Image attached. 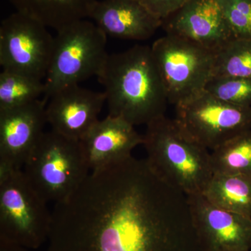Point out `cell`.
Returning a JSON list of instances; mask_svg holds the SVG:
<instances>
[{
  "label": "cell",
  "instance_id": "obj_3",
  "mask_svg": "<svg viewBox=\"0 0 251 251\" xmlns=\"http://www.w3.org/2000/svg\"><path fill=\"white\" fill-rule=\"evenodd\" d=\"M145 158L163 181L186 196L203 194L214 175L211 153L163 115L147 125Z\"/></svg>",
  "mask_w": 251,
  "mask_h": 251
},
{
  "label": "cell",
  "instance_id": "obj_6",
  "mask_svg": "<svg viewBox=\"0 0 251 251\" xmlns=\"http://www.w3.org/2000/svg\"><path fill=\"white\" fill-rule=\"evenodd\" d=\"M23 170L0 174V241L36 250L49 239L52 211Z\"/></svg>",
  "mask_w": 251,
  "mask_h": 251
},
{
  "label": "cell",
  "instance_id": "obj_18",
  "mask_svg": "<svg viewBox=\"0 0 251 251\" xmlns=\"http://www.w3.org/2000/svg\"><path fill=\"white\" fill-rule=\"evenodd\" d=\"M211 162L214 173H239L251 176V129L213 150Z\"/></svg>",
  "mask_w": 251,
  "mask_h": 251
},
{
  "label": "cell",
  "instance_id": "obj_11",
  "mask_svg": "<svg viewBox=\"0 0 251 251\" xmlns=\"http://www.w3.org/2000/svg\"><path fill=\"white\" fill-rule=\"evenodd\" d=\"M187 196L196 228L208 251H251V217L218 207L202 194Z\"/></svg>",
  "mask_w": 251,
  "mask_h": 251
},
{
  "label": "cell",
  "instance_id": "obj_7",
  "mask_svg": "<svg viewBox=\"0 0 251 251\" xmlns=\"http://www.w3.org/2000/svg\"><path fill=\"white\" fill-rule=\"evenodd\" d=\"M170 103H184L205 89L215 52L180 36L166 34L151 46Z\"/></svg>",
  "mask_w": 251,
  "mask_h": 251
},
{
  "label": "cell",
  "instance_id": "obj_24",
  "mask_svg": "<svg viewBox=\"0 0 251 251\" xmlns=\"http://www.w3.org/2000/svg\"><path fill=\"white\" fill-rule=\"evenodd\" d=\"M0 251H34V250L17 245V244L0 241Z\"/></svg>",
  "mask_w": 251,
  "mask_h": 251
},
{
  "label": "cell",
  "instance_id": "obj_25",
  "mask_svg": "<svg viewBox=\"0 0 251 251\" xmlns=\"http://www.w3.org/2000/svg\"></svg>",
  "mask_w": 251,
  "mask_h": 251
},
{
  "label": "cell",
  "instance_id": "obj_19",
  "mask_svg": "<svg viewBox=\"0 0 251 251\" xmlns=\"http://www.w3.org/2000/svg\"><path fill=\"white\" fill-rule=\"evenodd\" d=\"M44 81L16 72L0 74V110L21 106L45 94Z\"/></svg>",
  "mask_w": 251,
  "mask_h": 251
},
{
  "label": "cell",
  "instance_id": "obj_13",
  "mask_svg": "<svg viewBox=\"0 0 251 251\" xmlns=\"http://www.w3.org/2000/svg\"><path fill=\"white\" fill-rule=\"evenodd\" d=\"M167 34L180 36L216 52L233 39L216 0H191L163 20Z\"/></svg>",
  "mask_w": 251,
  "mask_h": 251
},
{
  "label": "cell",
  "instance_id": "obj_23",
  "mask_svg": "<svg viewBox=\"0 0 251 251\" xmlns=\"http://www.w3.org/2000/svg\"><path fill=\"white\" fill-rule=\"evenodd\" d=\"M143 4L159 19L169 17L191 0H141Z\"/></svg>",
  "mask_w": 251,
  "mask_h": 251
},
{
  "label": "cell",
  "instance_id": "obj_2",
  "mask_svg": "<svg viewBox=\"0 0 251 251\" xmlns=\"http://www.w3.org/2000/svg\"><path fill=\"white\" fill-rule=\"evenodd\" d=\"M97 77L105 88L108 115L133 126L165 115L169 101L150 46L108 54Z\"/></svg>",
  "mask_w": 251,
  "mask_h": 251
},
{
  "label": "cell",
  "instance_id": "obj_17",
  "mask_svg": "<svg viewBox=\"0 0 251 251\" xmlns=\"http://www.w3.org/2000/svg\"><path fill=\"white\" fill-rule=\"evenodd\" d=\"M204 196L218 207L251 217V176L214 173Z\"/></svg>",
  "mask_w": 251,
  "mask_h": 251
},
{
  "label": "cell",
  "instance_id": "obj_16",
  "mask_svg": "<svg viewBox=\"0 0 251 251\" xmlns=\"http://www.w3.org/2000/svg\"><path fill=\"white\" fill-rule=\"evenodd\" d=\"M18 12L56 31L89 17L96 0H9Z\"/></svg>",
  "mask_w": 251,
  "mask_h": 251
},
{
  "label": "cell",
  "instance_id": "obj_21",
  "mask_svg": "<svg viewBox=\"0 0 251 251\" xmlns=\"http://www.w3.org/2000/svg\"><path fill=\"white\" fill-rule=\"evenodd\" d=\"M204 90L227 103L251 107V78L213 76Z\"/></svg>",
  "mask_w": 251,
  "mask_h": 251
},
{
  "label": "cell",
  "instance_id": "obj_9",
  "mask_svg": "<svg viewBox=\"0 0 251 251\" xmlns=\"http://www.w3.org/2000/svg\"><path fill=\"white\" fill-rule=\"evenodd\" d=\"M54 37L37 20L16 12L0 25V65L2 71L16 72L43 80L49 69Z\"/></svg>",
  "mask_w": 251,
  "mask_h": 251
},
{
  "label": "cell",
  "instance_id": "obj_8",
  "mask_svg": "<svg viewBox=\"0 0 251 251\" xmlns=\"http://www.w3.org/2000/svg\"><path fill=\"white\" fill-rule=\"evenodd\" d=\"M175 107L180 128L207 150L251 129V107L227 103L205 90Z\"/></svg>",
  "mask_w": 251,
  "mask_h": 251
},
{
  "label": "cell",
  "instance_id": "obj_12",
  "mask_svg": "<svg viewBox=\"0 0 251 251\" xmlns=\"http://www.w3.org/2000/svg\"><path fill=\"white\" fill-rule=\"evenodd\" d=\"M106 97L79 85L67 86L50 97L46 104L47 123L59 134L81 140L96 122Z\"/></svg>",
  "mask_w": 251,
  "mask_h": 251
},
{
  "label": "cell",
  "instance_id": "obj_1",
  "mask_svg": "<svg viewBox=\"0 0 251 251\" xmlns=\"http://www.w3.org/2000/svg\"><path fill=\"white\" fill-rule=\"evenodd\" d=\"M49 251H209L188 196L133 156L54 204Z\"/></svg>",
  "mask_w": 251,
  "mask_h": 251
},
{
  "label": "cell",
  "instance_id": "obj_20",
  "mask_svg": "<svg viewBox=\"0 0 251 251\" xmlns=\"http://www.w3.org/2000/svg\"><path fill=\"white\" fill-rule=\"evenodd\" d=\"M213 76L251 78V40L233 38L218 49Z\"/></svg>",
  "mask_w": 251,
  "mask_h": 251
},
{
  "label": "cell",
  "instance_id": "obj_15",
  "mask_svg": "<svg viewBox=\"0 0 251 251\" xmlns=\"http://www.w3.org/2000/svg\"><path fill=\"white\" fill-rule=\"evenodd\" d=\"M88 18L107 36L126 40H146L163 25L141 0H96Z\"/></svg>",
  "mask_w": 251,
  "mask_h": 251
},
{
  "label": "cell",
  "instance_id": "obj_22",
  "mask_svg": "<svg viewBox=\"0 0 251 251\" xmlns=\"http://www.w3.org/2000/svg\"><path fill=\"white\" fill-rule=\"evenodd\" d=\"M235 39L251 40V0H216Z\"/></svg>",
  "mask_w": 251,
  "mask_h": 251
},
{
  "label": "cell",
  "instance_id": "obj_14",
  "mask_svg": "<svg viewBox=\"0 0 251 251\" xmlns=\"http://www.w3.org/2000/svg\"><path fill=\"white\" fill-rule=\"evenodd\" d=\"M122 117L98 120L80 140L91 173L125 161L143 145V135Z\"/></svg>",
  "mask_w": 251,
  "mask_h": 251
},
{
  "label": "cell",
  "instance_id": "obj_5",
  "mask_svg": "<svg viewBox=\"0 0 251 251\" xmlns=\"http://www.w3.org/2000/svg\"><path fill=\"white\" fill-rule=\"evenodd\" d=\"M106 34L94 23L80 20L57 31L44 83V100L57 91L97 77L108 57Z\"/></svg>",
  "mask_w": 251,
  "mask_h": 251
},
{
  "label": "cell",
  "instance_id": "obj_4",
  "mask_svg": "<svg viewBox=\"0 0 251 251\" xmlns=\"http://www.w3.org/2000/svg\"><path fill=\"white\" fill-rule=\"evenodd\" d=\"M22 170L36 192L54 204L70 197L91 173L80 140L52 130L44 132Z\"/></svg>",
  "mask_w": 251,
  "mask_h": 251
},
{
  "label": "cell",
  "instance_id": "obj_10",
  "mask_svg": "<svg viewBox=\"0 0 251 251\" xmlns=\"http://www.w3.org/2000/svg\"><path fill=\"white\" fill-rule=\"evenodd\" d=\"M47 101L38 99L0 110V174L22 170L47 123Z\"/></svg>",
  "mask_w": 251,
  "mask_h": 251
}]
</instances>
